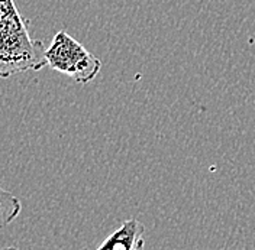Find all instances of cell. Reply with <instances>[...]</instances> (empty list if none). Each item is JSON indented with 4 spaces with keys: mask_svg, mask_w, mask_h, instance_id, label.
<instances>
[{
    "mask_svg": "<svg viewBox=\"0 0 255 250\" xmlns=\"http://www.w3.org/2000/svg\"><path fill=\"white\" fill-rule=\"evenodd\" d=\"M45 49L42 41L31 38L15 0H0V80L42 70Z\"/></svg>",
    "mask_w": 255,
    "mask_h": 250,
    "instance_id": "6da1fadb",
    "label": "cell"
},
{
    "mask_svg": "<svg viewBox=\"0 0 255 250\" xmlns=\"http://www.w3.org/2000/svg\"><path fill=\"white\" fill-rule=\"evenodd\" d=\"M47 65L80 84H87L99 76L102 61L65 31L55 33L45 49Z\"/></svg>",
    "mask_w": 255,
    "mask_h": 250,
    "instance_id": "7a4b0ae2",
    "label": "cell"
},
{
    "mask_svg": "<svg viewBox=\"0 0 255 250\" xmlns=\"http://www.w3.org/2000/svg\"><path fill=\"white\" fill-rule=\"evenodd\" d=\"M145 226L139 220L129 219L121 224L99 248L81 250H143Z\"/></svg>",
    "mask_w": 255,
    "mask_h": 250,
    "instance_id": "3957f363",
    "label": "cell"
},
{
    "mask_svg": "<svg viewBox=\"0 0 255 250\" xmlns=\"http://www.w3.org/2000/svg\"><path fill=\"white\" fill-rule=\"evenodd\" d=\"M22 204L12 192L0 187V229L10 224L19 216Z\"/></svg>",
    "mask_w": 255,
    "mask_h": 250,
    "instance_id": "277c9868",
    "label": "cell"
},
{
    "mask_svg": "<svg viewBox=\"0 0 255 250\" xmlns=\"http://www.w3.org/2000/svg\"><path fill=\"white\" fill-rule=\"evenodd\" d=\"M3 250H19V249H16V248H6V249H3Z\"/></svg>",
    "mask_w": 255,
    "mask_h": 250,
    "instance_id": "5b68a950",
    "label": "cell"
}]
</instances>
